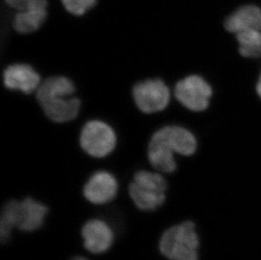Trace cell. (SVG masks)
<instances>
[{
  "instance_id": "obj_11",
  "label": "cell",
  "mask_w": 261,
  "mask_h": 260,
  "mask_svg": "<svg viewBox=\"0 0 261 260\" xmlns=\"http://www.w3.org/2000/svg\"><path fill=\"white\" fill-rule=\"evenodd\" d=\"M40 106L49 120L55 123H68L79 114L82 101L74 96H55Z\"/></svg>"
},
{
  "instance_id": "obj_16",
  "label": "cell",
  "mask_w": 261,
  "mask_h": 260,
  "mask_svg": "<svg viewBox=\"0 0 261 260\" xmlns=\"http://www.w3.org/2000/svg\"><path fill=\"white\" fill-rule=\"evenodd\" d=\"M239 53L250 59L261 57V31L253 30L236 35Z\"/></svg>"
},
{
  "instance_id": "obj_3",
  "label": "cell",
  "mask_w": 261,
  "mask_h": 260,
  "mask_svg": "<svg viewBox=\"0 0 261 260\" xmlns=\"http://www.w3.org/2000/svg\"><path fill=\"white\" fill-rule=\"evenodd\" d=\"M167 189V181L160 173L141 170L134 175L128 194L141 211H154L164 204Z\"/></svg>"
},
{
  "instance_id": "obj_17",
  "label": "cell",
  "mask_w": 261,
  "mask_h": 260,
  "mask_svg": "<svg viewBox=\"0 0 261 260\" xmlns=\"http://www.w3.org/2000/svg\"><path fill=\"white\" fill-rule=\"evenodd\" d=\"M62 3L68 12L81 16L96 5V0H62Z\"/></svg>"
},
{
  "instance_id": "obj_1",
  "label": "cell",
  "mask_w": 261,
  "mask_h": 260,
  "mask_svg": "<svg viewBox=\"0 0 261 260\" xmlns=\"http://www.w3.org/2000/svg\"><path fill=\"white\" fill-rule=\"evenodd\" d=\"M47 212V206L32 198H25L21 201L7 202L1 213V242L5 243L9 240L14 227L23 231H34L41 228Z\"/></svg>"
},
{
  "instance_id": "obj_14",
  "label": "cell",
  "mask_w": 261,
  "mask_h": 260,
  "mask_svg": "<svg viewBox=\"0 0 261 260\" xmlns=\"http://www.w3.org/2000/svg\"><path fill=\"white\" fill-rule=\"evenodd\" d=\"M148 160L158 172L172 173L177 169L174 152L150 140L148 145Z\"/></svg>"
},
{
  "instance_id": "obj_6",
  "label": "cell",
  "mask_w": 261,
  "mask_h": 260,
  "mask_svg": "<svg viewBox=\"0 0 261 260\" xmlns=\"http://www.w3.org/2000/svg\"><path fill=\"white\" fill-rule=\"evenodd\" d=\"M174 95L185 108L193 112H202L209 107L212 88L202 77L193 74L177 82Z\"/></svg>"
},
{
  "instance_id": "obj_20",
  "label": "cell",
  "mask_w": 261,
  "mask_h": 260,
  "mask_svg": "<svg viewBox=\"0 0 261 260\" xmlns=\"http://www.w3.org/2000/svg\"><path fill=\"white\" fill-rule=\"evenodd\" d=\"M71 260H88L87 258H84V257H75Z\"/></svg>"
},
{
  "instance_id": "obj_5",
  "label": "cell",
  "mask_w": 261,
  "mask_h": 260,
  "mask_svg": "<svg viewBox=\"0 0 261 260\" xmlns=\"http://www.w3.org/2000/svg\"><path fill=\"white\" fill-rule=\"evenodd\" d=\"M132 96L139 110L145 114H152L168 107L170 90L160 79H149L135 85Z\"/></svg>"
},
{
  "instance_id": "obj_15",
  "label": "cell",
  "mask_w": 261,
  "mask_h": 260,
  "mask_svg": "<svg viewBox=\"0 0 261 260\" xmlns=\"http://www.w3.org/2000/svg\"><path fill=\"white\" fill-rule=\"evenodd\" d=\"M47 9L18 11L13 20L14 29L20 34H29L41 28L47 19Z\"/></svg>"
},
{
  "instance_id": "obj_9",
  "label": "cell",
  "mask_w": 261,
  "mask_h": 260,
  "mask_svg": "<svg viewBox=\"0 0 261 260\" xmlns=\"http://www.w3.org/2000/svg\"><path fill=\"white\" fill-rule=\"evenodd\" d=\"M118 192V182L114 175L106 171L94 173L85 184L83 194L91 204H104L112 201Z\"/></svg>"
},
{
  "instance_id": "obj_8",
  "label": "cell",
  "mask_w": 261,
  "mask_h": 260,
  "mask_svg": "<svg viewBox=\"0 0 261 260\" xmlns=\"http://www.w3.org/2000/svg\"><path fill=\"white\" fill-rule=\"evenodd\" d=\"M4 85L10 91L32 94L41 85L39 74L27 64H14L8 66L3 73Z\"/></svg>"
},
{
  "instance_id": "obj_4",
  "label": "cell",
  "mask_w": 261,
  "mask_h": 260,
  "mask_svg": "<svg viewBox=\"0 0 261 260\" xmlns=\"http://www.w3.org/2000/svg\"><path fill=\"white\" fill-rule=\"evenodd\" d=\"M116 134L111 126L101 120H91L82 128L80 145L87 155L95 158L109 155L115 149Z\"/></svg>"
},
{
  "instance_id": "obj_12",
  "label": "cell",
  "mask_w": 261,
  "mask_h": 260,
  "mask_svg": "<svg viewBox=\"0 0 261 260\" xmlns=\"http://www.w3.org/2000/svg\"><path fill=\"white\" fill-rule=\"evenodd\" d=\"M225 28L234 34L259 30L261 31V10L254 5H245L232 13L225 20Z\"/></svg>"
},
{
  "instance_id": "obj_18",
  "label": "cell",
  "mask_w": 261,
  "mask_h": 260,
  "mask_svg": "<svg viewBox=\"0 0 261 260\" xmlns=\"http://www.w3.org/2000/svg\"><path fill=\"white\" fill-rule=\"evenodd\" d=\"M10 7L18 10V11H25V10H35V9H47V0H5Z\"/></svg>"
},
{
  "instance_id": "obj_10",
  "label": "cell",
  "mask_w": 261,
  "mask_h": 260,
  "mask_svg": "<svg viewBox=\"0 0 261 260\" xmlns=\"http://www.w3.org/2000/svg\"><path fill=\"white\" fill-rule=\"evenodd\" d=\"M85 248L91 253H105L114 243V235L105 221L93 219L87 221L82 230Z\"/></svg>"
},
{
  "instance_id": "obj_2",
  "label": "cell",
  "mask_w": 261,
  "mask_h": 260,
  "mask_svg": "<svg viewBox=\"0 0 261 260\" xmlns=\"http://www.w3.org/2000/svg\"><path fill=\"white\" fill-rule=\"evenodd\" d=\"M200 244L195 224L185 221L172 226L163 234L159 249L163 256L170 260H198Z\"/></svg>"
},
{
  "instance_id": "obj_19",
  "label": "cell",
  "mask_w": 261,
  "mask_h": 260,
  "mask_svg": "<svg viewBox=\"0 0 261 260\" xmlns=\"http://www.w3.org/2000/svg\"><path fill=\"white\" fill-rule=\"evenodd\" d=\"M256 91L257 93H258V95H259V97L261 98V74L259 81H258V83H257Z\"/></svg>"
},
{
  "instance_id": "obj_13",
  "label": "cell",
  "mask_w": 261,
  "mask_h": 260,
  "mask_svg": "<svg viewBox=\"0 0 261 260\" xmlns=\"http://www.w3.org/2000/svg\"><path fill=\"white\" fill-rule=\"evenodd\" d=\"M75 86L71 80L65 76H51L41 83L36 91V98L42 103L55 96H72Z\"/></svg>"
},
{
  "instance_id": "obj_7",
  "label": "cell",
  "mask_w": 261,
  "mask_h": 260,
  "mask_svg": "<svg viewBox=\"0 0 261 260\" xmlns=\"http://www.w3.org/2000/svg\"><path fill=\"white\" fill-rule=\"evenodd\" d=\"M150 140L163 145L173 152L186 157L193 155L197 149V140L195 135L181 126L163 127L153 134Z\"/></svg>"
}]
</instances>
